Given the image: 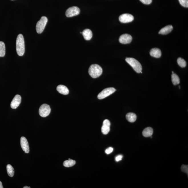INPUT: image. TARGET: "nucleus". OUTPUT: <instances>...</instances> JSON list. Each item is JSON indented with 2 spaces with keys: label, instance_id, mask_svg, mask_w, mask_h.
Returning a JSON list of instances; mask_svg holds the SVG:
<instances>
[{
  "label": "nucleus",
  "instance_id": "nucleus-25",
  "mask_svg": "<svg viewBox=\"0 0 188 188\" xmlns=\"http://www.w3.org/2000/svg\"><path fill=\"white\" fill-rule=\"evenodd\" d=\"M181 170L183 172H184L188 174V166L187 165H183L181 167Z\"/></svg>",
  "mask_w": 188,
  "mask_h": 188
},
{
  "label": "nucleus",
  "instance_id": "nucleus-30",
  "mask_svg": "<svg viewBox=\"0 0 188 188\" xmlns=\"http://www.w3.org/2000/svg\"><path fill=\"white\" fill-rule=\"evenodd\" d=\"M23 188H30L31 187H28V186H25V187H23Z\"/></svg>",
  "mask_w": 188,
  "mask_h": 188
},
{
  "label": "nucleus",
  "instance_id": "nucleus-23",
  "mask_svg": "<svg viewBox=\"0 0 188 188\" xmlns=\"http://www.w3.org/2000/svg\"><path fill=\"white\" fill-rule=\"evenodd\" d=\"M177 63L180 67L182 68L185 67L186 66V62L185 60L181 58H178L177 59Z\"/></svg>",
  "mask_w": 188,
  "mask_h": 188
},
{
  "label": "nucleus",
  "instance_id": "nucleus-13",
  "mask_svg": "<svg viewBox=\"0 0 188 188\" xmlns=\"http://www.w3.org/2000/svg\"><path fill=\"white\" fill-rule=\"evenodd\" d=\"M150 54L151 56L154 57L159 58L161 56V51L159 48H153L150 51Z\"/></svg>",
  "mask_w": 188,
  "mask_h": 188
},
{
  "label": "nucleus",
  "instance_id": "nucleus-28",
  "mask_svg": "<svg viewBox=\"0 0 188 188\" xmlns=\"http://www.w3.org/2000/svg\"><path fill=\"white\" fill-rule=\"evenodd\" d=\"M123 158V156L122 155H118L115 157V160L116 161L118 162L120 161Z\"/></svg>",
  "mask_w": 188,
  "mask_h": 188
},
{
  "label": "nucleus",
  "instance_id": "nucleus-20",
  "mask_svg": "<svg viewBox=\"0 0 188 188\" xmlns=\"http://www.w3.org/2000/svg\"><path fill=\"white\" fill-rule=\"evenodd\" d=\"M172 82L173 84L177 85L180 83V79L179 77L176 74L173 73L171 75Z\"/></svg>",
  "mask_w": 188,
  "mask_h": 188
},
{
  "label": "nucleus",
  "instance_id": "nucleus-29",
  "mask_svg": "<svg viewBox=\"0 0 188 188\" xmlns=\"http://www.w3.org/2000/svg\"><path fill=\"white\" fill-rule=\"evenodd\" d=\"M3 186L2 185V183L1 181H0V188H3Z\"/></svg>",
  "mask_w": 188,
  "mask_h": 188
},
{
  "label": "nucleus",
  "instance_id": "nucleus-11",
  "mask_svg": "<svg viewBox=\"0 0 188 188\" xmlns=\"http://www.w3.org/2000/svg\"><path fill=\"white\" fill-rule=\"evenodd\" d=\"M20 144L22 149L25 153H28L29 152V147L27 140L24 137H21L20 140Z\"/></svg>",
  "mask_w": 188,
  "mask_h": 188
},
{
  "label": "nucleus",
  "instance_id": "nucleus-2",
  "mask_svg": "<svg viewBox=\"0 0 188 188\" xmlns=\"http://www.w3.org/2000/svg\"><path fill=\"white\" fill-rule=\"evenodd\" d=\"M102 68L99 65L93 64L90 66L88 73L93 78H97L102 75Z\"/></svg>",
  "mask_w": 188,
  "mask_h": 188
},
{
  "label": "nucleus",
  "instance_id": "nucleus-27",
  "mask_svg": "<svg viewBox=\"0 0 188 188\" xmlns=\"http://www.w3.org/2000/svg\"><path fill=\"white\" fill-rule=\"evenodd\" d=\"M113 148L111 147H110L105 150V153L107 154H110L113 152Z\"/></svg>",
  "mask_w": 188,
  "mask_h": 188
},
{
  "label": "nucleus",
  "instance_id": "nucleus-9",
  "mask_svg": "<svg viewBox=\"0 0 188 188\" xmlns=\"http://www.w3.org/2000/svg\"><path fill=\"white\" fill-rule=\"evenodd\" d=\"M132 38L130 35L124 34L120 36L119 39V42L122 44H128L132 42Z\"/></svg>",
  "mask_w": 188,
  "mask_h": 188
},
{
  "label": "nucleus",
  "instance_id": "nucleus-1",
  "mask_svg": "<svg viewBox=\"0 0 188 188\" xmlns=\"http://www.w3.org/2000/svg\"><path fill=\"white\" fill-rule=\"evenodd\" d=\"M16 50L17 54L20 56H23L25 52L24 39L23 35L19 34L16 40Z\"/></svg>",
  "mask_w": 188,
  "mask_h": 188
},
{
  "label": "nucleus",
  "instance_id": "nucleus-26",
  "mask_svg": "<svg viewBox=\"0 0 188 188\" xmlns=\"http://www.w3.org/2000/svg\"><path fill=\"white\" fill-rule=\"evenodd\" d=\"M143 4L149 5L152 2V0H140Z\"/></svg>",
  "mask_w": 188,
  "mask_h": 188
},
{
  "label": "nucleus",
  "instance_id": "nucleus-7",
  "mask_svg": "<svg viewBox=\"0 0 188 188\" xmlns=\"http://www.w3.org/2000/svg\"><path fill=\"white\" fill-rule=\"evenodd\" d=\"M80 10L78 7L73 6L68 9L66 12V17L70 18L79 15Z\"/></svg>",
  "mask_w": 188,
  "mask_h": 188
},
{
  "label": "nucleus",
  "instance_id": "nucleus-17",
  "mask_svg": "<svg viewBox=\"0 0 188 188\" xmlns=\"http://www.w3.org/2000/svg\"><path fill=\"white\" fill-rule=\"evenodd\" d=\"M127 120L131 123L135 122L136 120L137 115L135 114L132 113H128L126 116Z\"/></svg>",
  "mask_w": 188,
  "mask_h": 188
},
{
  "label": "nucleus",
  "instance_id": "nucleus-19",
  "mask_svg": "<svg viewBox=\"0 0 188 188\" xmlns=\"http://www.w3.org/2000/svg\"><path fill=\"white\" fill-rule=\"evenodd\" d=\"M76 164L75 161L69 159L68 160L64 161L63 163V165L66 167H70L73 166Z\"/></svg>",
  "mask_w": 188,
  "mask_h": 188
},
{
  "label": "nucleus",
  "instance_id": "nucleus-12",
  "mask_svg": "<svg viewBox=\"0 0 188 188\" xmlns=\"http://www.w3.org/2000/svg\"><path fill=\"white\" fill-rule=\"evenodd\" d=\"M110 123L108 120H105L103 122L102 128V132L104 135H107L110 130Z\"/></svg>",
  "mask_w": 188,
  "mask_h": 188
},
{
  "label": "nucleus",
  "instance_id": "nucleus-21",
  "mask_svg": "<svg viewBox=\"0 0 188 188\" xmlns=\"http://www.w3.org/2000/svg\"><path fill=\"white\" fill-rule=\"evenodd\" d=\"M5 54V44L3 42H0V57H4Z\"/></svg>",
  "mask_w": 188,
  "mask_h": 188
},
{
  "label": "nucleus",
  "instance_id": "nucleus-6",
  "mask_svg": "<svg viewBox=\"0 0 188 188\" xmlns=\"http://www.w3.org/2000/svg\"><path fill=\"white\" fill-rule=\"evenodd\" d=\"M51 111L49 105L47 104H44L39 108V114L42 117H46L50 114Z\"/></svg>",
  "mask_w": 188,
  "mask_h": 188
},
{
  "label": "nucleus",
  "instance_id": "nucleus-4",
  "mask_svg": "<svg viewBox=\"0 0 188 188\" xmlns=\"http://www.w3.org/2000/svg\"><path fill=\"white\" fill-rule=\"evenodd\" d=\"M48 19L46 17H42L41 19L37 22L36 26V30L38 34L42 33L46 26Z\"/></svg>",
  "mask_w": 188,
  "mask_h": 188
},
{
  "label": "nucleus",
  "instance_id": "nucleus-8",
  "mask_svg": "<svg viewBox=\"0 0 188 188\" xmlns=\"http://www.w3.org/2000/svg\"><path fill=\"white\" fill-rule=\"evenodd\" d=\"M134 19L133 16L129 14H123L119 18L120 21L123 23H130L133 21Z\"/></svg>",
  "mask_w": 188,
  "mask_h": 188
},
{
  "label": "nucleus",
  "instance_id": "nucleus-14",
  "mask_svg": "<svg viewBox=\"0 0 188 188\" xmlns=\"http://www.w3.org/2000/svg\"><path fill=\"white\" fill-rule=\"evenodd\" d=\"M57 90L60 94H64L67 95L68 94L69 91L67 87L64 85H58L56 88Z\"/></svg>",
  "mask_w": 188,
  "mask_h": 188
},
{
  "label": "nucleus",
  "instance_id": "nucleus-32",
  "mask_svg": "<svg viewBox=\"0 0 188 188\" xmlns=\"http://www.w3.org/2000/svg\"><path fill=\"white\" fill-rule=\"evenodd\" d=\"M12 1H13V0H12Z\"/></svg>",
  "mask_w": 188,
  "mask_h": 188
},
{
  "label": "nucleus",
  "instance_id": "nucleus-18",
  "mask_svg": "<svg viewBox=\"0 0 188 188\" xmlns=\"http://www.w3.org/2000/svg\"><path fill=\"white\" fill-rule=\"evenodd\" d=\"M153 130L152 128L147 127L145 128L143 132V135L145 137H151L152 136Z\"/></svg>",
  "mask_w": 188,
  "mask_h": 188
},
{
  "label": "nucleus",
  "instance_id": "nucleus-24",
  "mask_svg": "<svg viewBox=\"0 0 188 188\" xmlns=\"http://www.w3.org/2000/svg\"><path fill=\"white\" fill-rule=\"evenodd\" d=\"M180 4L185 7H188V0H179Z\"/></svg>",
  "mask_w": 188,
  "mask_h": 188
},
{
  "label": "nucleus",
  "instance_id": "nucleus-16",
  "mask_svg": "<svg viewBox=\"0 0 188 188\" xmlns=\"http://www.w3.org/2000/svg\"><path fill=\"white\" fill-rule=\"evenodd\" d=\"M84 37L85 40L89 41L92 38L93 34L91 31L89 29H85L82 32Z\"/></svg>",
  "mask_w": 188,
  "mask_h": 188
},
{
  "label": "nucleus",
  "instance_id": "nucleus-5",
  "mask_svg": "<svg viewBox=\"0 0 188 188\" xmlns=\"http://www.w3.org/2000/svg\"><path fill=\"white\" fill-rule=\"evenodd\" d=\"M116 90L113 88H105L98 95V98L99 99H102L108 97V96L114 93Z\"/></svg>",
  "mask_w": 188,
  "mask_h": 188
},
{
  "label": "nucleus",
  "instance_id": "nucleus-15",
  "mask_svg": "<svg viewBox=\"0 0 188 188\" xmlns=\"http://www.w3.org/2000/svg\"><path fill=\"white\" fill-rule=\"evenodd\" d=\"M173 27L171 25H168L165 27L160 30L159 32V34L162 35H167L169 34L173 30Z\"/></svg>",
  "mask_w": 188,
  "mask_h": 188
},
{
  "label": "nucleus",
  "instance_id": "nucleus-10",
  "mask_svg": "<svg viewBox=\"0 0 188 188\" xmlns=\"http://www.w3.org/2000/svg\"><path fill=\"white\" fill-rule=\"evenodd\" d=\"M21 97L19 95H17L13 99L11 104V108L15 109L18 108L21 104Z\"/></svg>",
  "mask_w": 188,
  "mask_h": 188
},
{
  "label": "nucleus",
  "instance_id": "nucleus-22",
  "mask_svg": "<svg viewBox=\"0 0 188 188\" xmlns=\"http://www.w3.org/2000/svg\"><path fill=\"white\" fill-rule=\"evenodd\" d=\"M6 169H7V173L9 176L10 177H13L14 173H15V170L12 166L9 164L7 165Z\"/></svg>",
  "mask_w": 188,
  "mask_h": 188
},
{
  "label": "nucleus",
  "instance_id": "nucleus-31",
  "mask_svg": "<svg viewBox=\"0 0 188 188\" xmlns=\"http://www.w3.org/2000/svg\"><path fill=\"white\" fill-rule=\"evenodd\" d=\"M172 73H173V74L174 73L173 72H172Z\"/></svg>",
  "mask_w": 188,
  "mask_h": 188
},
{
  "label": "nucleus",
  "instance_id": "nucleus-3",
  "mask_svg": "<svg viewBox=\"0 0 188 188\" xmlns=\"http://www.w3.org/2000/svg\"><path fill=\"white\" fill-rule=\"evenodd\" d=\"M126 61L137 73H140L142 72L141 65L137 60L134 58H127L126 59Z\"/></svg>",
  "mask_w": 188,
  "mask_h": 188
}]
</instances>
